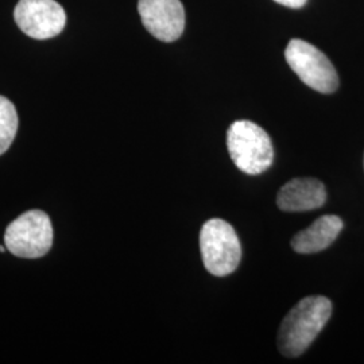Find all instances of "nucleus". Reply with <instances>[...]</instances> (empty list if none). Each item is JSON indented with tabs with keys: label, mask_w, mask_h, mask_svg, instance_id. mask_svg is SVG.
Returning <instances> with one entry per match:
<instances>
[{
	"label": "nucleus",
	"mask_w": 364,
	"mask_h": 364,
	"mask_svg": "<svg viewBox=\"0 0 364 364\" xmlns=\"http://www.w3.org/2000/svg\"><path fill=\"white\" fill-rule=\"evenodd\" d=\"M19 119L15 105L4 96H0V156L4 154L18 132Z\"/></svg>",
	"instance_id": "9d476101"
},
{
	"label": "nucleus",
	"mask_w": 364,
	"mask_h": 364,
	"mask_svg": "<svg viewBox=\"0 0 364 364\" xmlns=\"http://www.w3.org/2000/svg\"><path fill=\"white\" fill-rule=\"evenodd\" d=\"M14 19L26 36L34 39L53 38L66 25L65 10L55 0H19Z\"/></svg>",
	"instance_id": "423d86ee"
},
{
	"label": "nucleus",
	"mask_w": 364,
	"mask_h": 364,
	"mask_svg": "<svg viewBox=\"0 0 364 364\" xmlns=\"http://www.w3.org/2000/svg\"><path fill=\"white\" fill-rule=\"evenodd\" d=\"M227 147L236 168L258 176L273 165L274 149L269 134L250 120H237L227 131Z\"/></svg>",
	"instance_id": "f03ea898"
},
{
	"label": "nucleus",
	"mask_w": 364,
	"mask_h": 364,
	"mask_svg": "<svg viewBox=\"0 0 364 364\" xmlns=\"http://www.w3.org/2000/svg\"><path fill=\"white\" fill-rule=\"evenodd\" d=\"M274 1H277L285 7H289V9H301L306 4V0H274Z\"/></svg>",
	"instance_id": "9b49d317"
},
{
	"label": "nucleus",
	"mask_w": 364,
	"mask_h": 364,
	"mask_svg": "<svg viewBox=\"0 0 364 364\" xmlns=\"http://www.w3.org/2000/svg\"><path fill=\"white\" fill-rule=\"evenodd\" d=\"M200 250L205 269L216 277L234 273L242 259V246L234 227L223 219H210L200 232Z\"/></svg>",
	"instance_id": "7ed1b4c3"
},
{
	"label": "nucleus",
	"mask_w": 364,
	"mask_h": 364,
	"mask_svg": "<svg viewBox=\"0 0 364 364\" xmlns=\"http://www.w3.org/2000/svg\"><path fill=\"white\" fill-rule=\"evenodd\" d=\"M4 251H6V246H4V247L1 246V247H0V252H4Z\"/></svg>",
	"instance_id": "f8f14e48"
},
{
	"label": "nucleus",
	"mask_w": 364,
	"mask_h": 364,
	"mask_svg": "<svg viewBox=\"0 0 364 364\" xmlns=\"http://www.w3.org/2000/svg\"><path fill=\"white\" fill-rule=\"evenodd\" d=\"M138 11L146 30L164 42L177 41L185 28V10L180 0H139Z\"/></svg>",
	"instance_id": "0eeeda50"
},
{
	"label": "nucleus",
	"mask_w": 364,
	"mask_h": 364,
	"mask_svg": "<svg viewBox=\"0 0 364 364\" xmlns=\"http://www.w3.org/2000/svg\"><path fill=\"white\" fill-rule=\"evenodd\" d=\"M343 230L338 216H321L291 239V247L299 254H314L329 247Z\"/></svg>",
	"instance_id": "1a4fd4ad"
},
{
	"label": "nucleus",
	"mask_w": 364,
	"mask_h": 364,
	"mask_svg": "<svg viewBox=\"0 0 364 364\" xmlns=\"http://www.w3.org/2000/svg\"><path fill=\"white\" fill-rule=\"evenodd\" d=\"M332 314V302L323 296L301 299L287 313L278 332V348L287 358H297L309 348Z\"/></svg>",
	"instance_id": "f257e3e1"
},
{
	"label": "nucleus",
	"mask_w": 364,
	"mask_h": 364,
	"mask_svg": "<svg viewBox=\"0 0 364 364\" xmlns=\"http://www.w3.org/2000/svg\"><path fill=\"white\" fill-rule=\"evenodd\" d=\"M285 58L291 70L309 88L320 93H333L338 90V77L335 66L312 43L302 39H291L285 50Z\"/></svg>",
	"instance_id": "39448f33"
},
{
	"label": "nucleus",
	"mask_w": 364,
	"mask_h": 364,
	"mask_svg": "<svg viewBox=\"0 0 364 364\" xmlns=\"http://www.w3.org/2000/svg\"><path fill=\"white\" fill-rule=\"evenodd\" d=\"M53 237L54 232L49 216L39 209H33L21 215L7 227L4 246L15 257L37 259L50 251Z\"/></svg>",
	"instance_id": "20e7f679"
},
{
	"label": "nucleus",
	"mask_w": 364,
	"mask_h": 364,
	"mask_svg": "<svg viewBox=\"0 0 364 364\" xmlns=\"http://www.w3.org/2000/svg\"><path fill=\"white\" fill-rule=\"evenodd\" d=\"M324 183L316 178H293L277 195V204L285 212H306L326 204Z\"/></svg>",
	"instance_id": "6e6552de"
}]
</instances>
